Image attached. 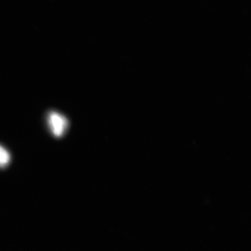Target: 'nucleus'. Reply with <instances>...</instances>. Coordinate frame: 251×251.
Returning <instances> with one entry per match:
<instances>
[{"label":"nucleus","mask_w":251,"mask_h":251,"mask_svg":"<svg viewBox=\"0 0 251 251\" xmlns=\"http://www.w3.org/2000/svg\"><path fill=\"white\" fill-rule=\"evenodd\" d=\"M47 120L50 130L55 137H62L67 130L68 120L60 113L55 111L49 112Z\"/></svg>","instance_id":"f257e3e1"},{"label":"nucleus","mask_w":251,"mask_h":251,"mask_svg":"<svg viewBox=\"0 0 251 251\" xmlns=\"http://www.w3.org/2000/svg\"><path fill=\"white\" fill-rule=\"evenodd\" d=\"M10 153L4 147L0 145V168H4L10 162Z\"/></svg>","instance_id":"f03ea898"}]
</instances>
